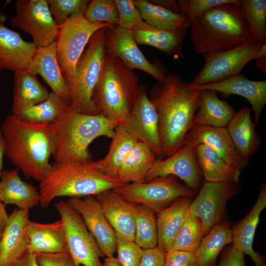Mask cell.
Returning a JSON list of instances; mask_svg holds the SVG:
<instances>
[{
    "label": "cell",
    "instance_id": "1",
    "mask_svg": "<svg viewBox=\"0 0 266 266\" xmlns=\"http://www.w3.org/2000/svg\"><path fill=\"white\" fill-rule=\"evenodd\" d=\"M201 90L193 88L178 74L168 73L152 87L149 99L158 116L161 146L164 158L184 143L199 108Z\"/></svg>",
    "mask_w": 266,
    "mask_h": 266
},
{
    "label": "cell",
    "instance_id": "2",
    "mask_svg": "<svg viewBox=\"0 0 266 266\" xmlns=\"http://www.w3.org/2000/svg\"><path fill=\"white\" fill-rule=\"evenodd\" d=\"M5 142V155L27 178L39 182L52 169L55 150L52 124L33 123L8 114L0 128Z\"/></svg>",
    "mask_w": 266,
    "mask_h": 266
},
{
    "label": "cell",
    "instance_id": "3",
    "mask_svg": "<svg viewBox=\"0 0 266 266\" xmlns=\"http://www.w3.org/2000/svg\"><path fill=\"white\" fill-rule=\"evenodd\" d=\"M122 121H112L100 114L79 113L70 106L52 123L55 140L53 156L55 164L91 161L90 144L97 138H112Z\"/></svg>",
    "mask_w": 266,
    "mask_h": 266
},
{
    "label": "cell",
    "instance_id": "4",
    "mask_svg": "<svg viewBox=\"0 0 266 266\" xmlns=\"http://www.w3.org/2000/svg\"><path fill=\"white\" fill-rule=\"evenodd\" d=\"M240 5L216 6L190 23V39L198 54L230 50L247 40L249 28Z\"/></svg>",
    "mask_w": 266,
    "mask_h": 266
},
{
    "label": "cell",
    "instance_id": "5",
    "mask_svg": "<svg viewBox=\"0 0 266 266\" xmlns=\"http://www.w3.org/2000/svg\"><path fill=\"white\" fill-rule=\"evenodd\" d=\"M118 179L104 175L96 167L95 161L55 164L39 182V204L46 208L58 197L95 196L125 185Z\"/></svg>",
    "mask_w": 266,
    "mask_h": 266
},
{
    "label": "cell",
    "instance_id": "6",
    "mask_svg": "<svg viewBox=\"0 0 266 266\" xmlns=\"http://www.w3.org/2000/svg\"><path fill=\"white\" fill-rule=\"evenodd\" d=\"M140 88L137 75L114 55L107 52L93 101L98 114L123 121L129 116Z\"/></svg>",
    "mask_w": 266,
    "mask_h": 266
},
{
    "label": "cell",
    "instance_id": "7",
    "mask_svg": "<svg viewBox=\"0 0 266 266\" xmlns=\"http://www.w3.org/2000/svg\"><path fill=\"white\" fill-rule=\"evenodd\" d=\"M106 29H99L92 35L78 63L74 78L68 85L70 106L79 113L98 114L93 96L101 74L106 53Z\"/></svg>",
    "mask_w": 266,
    "mask_h": 266
},
{
    "label": "cell",
    "instance_id": "8",
    "mask_svg": "<svg viewBox=\"0 0 266 266\" xmlns=\"http://www.w3.org/2000/svg\"><path fill=\"white\" fill-rule=\"evenodd\" d=\"M84 13L71 16L59 27L55 40L57 60L68 85L73 80L78 63L94 33L114 25L105 22L91 23Z\"/></svg>",
    "mask_w": 266,
    "mask_h": 266
},
{
    "label": "cell",
    "instance_id": "9",
    "mask_svg": "<svg viewBox=\"0 0 266 266\" xmlns=\"http://www.w3.org/2000/svg\"><path fill=\"white\" fill-rule=\"evenodd\" d=\"M126 200L145 205L155 213L181 197H193L197 193L181 184L177 177H158L148 181L131 183L113 190Z\"/></svg>",
    "mask_w": 266,
    "mask_h": 266
},
{
    "label": "cell",
    "instance_id": "10",
    "mask_svg": "<svg viewBox=\"0 0 266 266\" xmlns=\"http://www.w3.org/2000/svg\"><path fill=\"white\" fill-rule=\"evenodd\" d=\"M54 206L63 224L67 251L75 264L102 266L100 259L104 256L80 214L67 201L60 200Z\"/></svg>",
    "mask_w": 266,
    "mask_h": 266
},
{
    "label": "cell",
    "instance_id": "11",
    "mask_svg": "<svg viewBox=\"0 0 266 266\" xmlns=\"http://www.w3.org/2000/svg\"><path fill=\"white\" fill-rule=\"evenodd\" d=\"M264 44L248 38L241 45L230 50L203 55L204 66L191 83H215L240 73L248 63L254 60Z\"/></svg>",
    "mask_w": 266,
    "mask_h": 266
},
{
    "label": "cell",
    "instance_id": "12",
    "mask_svg": "<svg viewBox=\"0 0 266 266\" xmlns=\"http://www.w3.org/2000/svg\"><path fill=\"white\" fill-rule=\"evenodd\" d=\"M12 25L30 35L37 48L55 41L59 27L49 10L47 0H17Z\"/></svg>",
    "mask_w": 266,
    "mask_h": 266
},
{
    "label": "cell",
    "instance_id": "13",
    "mask_svg": "<svg viewBox=\"0 0 266 266\" xmlns=\"http://www.w3.org/2000/svg\"><path fill=\"white\" fill-rule=\"evenodd\" d=\"M240 190L238 183L204 182L189 207L190 213L199 220L204 236L223 222L227 202Z\"/></svg>",
    "mask_w": 266,
    "mask_h": 266
},
{
    "label": "cell",
    "instance_id": "14",
    "mask_svg": "<svg viewBox=\"0 0 266 266\" xmlns=\"http://www.w3.org/2000/svg\"><path fill=\"white\" fill-rule=\"evenodd\" d=\"M106 50L120 60L131 69H137L150 74L157 81L163 82L168 74L162 63H150L144 56L130 31L117 26L106 28Z\"/></svg>",
    "mask_w": 266,
    "mask_h": 266
},
{
    "label": "cell",
    "instance_id": "15",
    "mask_svg": "<svg viewBox=\"0 0 266 266\" xmlns=\"http://www.w3.org/2000/svg\"><path fill=\"white\" fill-rule=\"evenodd\" d=\"M122 123L138 141L151 149L157 158H164L161 146L158 114L147 95L144 85L140 86L132 109Z\"/></svg>",
    "mask_w": 266,
    "mask_h": 266
},
{
    "label": "cell",
    "instance_id": "16",
    "mask_svg": "<svg viewBox=\"0 0 266 266\" xmlns=\"http://www.w3.org/2000/svg\"><path fill=\"white\" fill-rule=\"evenodd\" d=\"M168 175L180 178L188 188L196 193L200 190L201 175L194 146L184 142L170 156L162 159L157 158L144 181Z\"/></svg>",
    "mask_w": 266,
    "mask_h": 266
},
{
    "label": "cell",
    "instance_id": "17",
    "mask_svg": "<svg viewBox=\"0 0 266 266\" xmlns=\"http://www.w3.org/2000/svg\"><path fill=\"white\" fill-rule=\"evenodd\" d=\"M67 202L80 214L103 256H113L116 249V234L95 197L71 198Z\"/></svg>",
    "mask_w": 266,
    "mask_h": 266
},
{
    "label": "cell",
    "instance_id": "18",
    "mask_svg": "<svg viewBox=\"0 0 266 266\" xmlns=\"http://www.w3.org/2000/svg\"><path fill=\"white\" fill-rule=\"evenodd\" d=\"M191 86L200 90H210L224 95H236L245 98L250 103L257 125L266 103V81H254L238 73L221 81Z\"/></svg>",
    "mask_w": 266,
    "mask_h": 266
},
{
    "label": "cell",
    "instance_id": "19",
    "mask_svg": "<svg viewBox=\"0 0 266 266\" xmlns=\"http://www.w3.org/2000/svg\"><path fill=\"white\" fill-rule=\"evenodd\" d=\"M95 197L116 238L134 241L135 203L126 200L113 190L103 191Z\"/></svg>",
    "mask_w": 266,
    "mask_h": 266
},
{
    "label": "cell",
    "instance_id": "20",
    "mask_svg": "<svg viewBox=\"0 0 266 266\" xmlns=\"http://www.w3.org/2000/svg\"><path fill=\"white\" fill-rule=\"evenodd\" d=\"M5 20V16L0 11V71L6 69L14 72L26 69L37 47L6 27Z\"/></svg>",
    "mask_w": 266,
    "mask_h": 266
},
{
    "label": "cell",
    "instance_id": "21",
    "mask_svg": "<svg viewBox=\"0 0 266 266\" xmlns=\"http://www.w3.org/2000/svg\"><path fill=\"white\" fill-rule=\"evenodd\" d=\"M185 142L195 148L199 145L209 146L228 163L240 170L244 169L248 160L242 158L233 144L226 128L193 125L185 137Z\"/></svg>",
    "mask_w": 266,
    "mask_h": 266
},
{
    "label": "cell",
    "instance_id": "22",
    "mask_svg": "<svg viewBox=\"0 0 266 266\" xmlns=\"http://www.w3.org/2000/svg\"><path fill=\"white\" fill-rule=\"evenodd\" d=\"M29 210L14 209L9 215L0 241V266H12L27 251Z\"/></svg>",
    "mask_w": 266,
    "mask_h": 266
},
{
    "label": "cell",
    "instance_id": "23",
    "mask_svg": "<svg viewBox=\"0 0 266 266\" xmlns=\"http://www.w3.org/2000/svg\"><path fill=\"white\" fill-rule=\"evenodd\" d=\"M26 69L41 76L50 86L52 92L70 104L69 88L57 60L55 41L47 46L37 48Z\"/></svg>",
    "mask_w": 266,
    "mask_h": 266
},
{
    "label": "cell",
    "instance_id": "24",
    "mask_svg": "<svg viewBox=\"0 0 266 266\" xmlns=\"http://www.w3.org/2000/svg\"><path fill=\"white\" fill-rule=\"evenodd\" d=\"M266 207V187L263 183L260 186L258 197L250 211L231 228L233 246L244 254L248 255L255 266H266L263 256L253 249L254 234L260 215Z\"/></svg>",
    "mask_w": 266,
    "mask_h": 266
},
{
    "label": "cell",
    "instance_id": "25",
    "mask_svg": "<svg viewBox=\"0 0 266 266\" xmlns=\"http://www.w3.org/2000/svg\"><path fill=\"white\" fill-rule=\"evenodd\" d=\"M130 31L138 45L152 46L176 59L184 57L183 44L187 31L161 28L143 21Z\"/></svg>",
    "mask_w": 266,
    "mask_h": 266
},
{
    "label": "cell",
    "instance_id": "26",
    "mask_svg": "<svg viewBox=\"0 0 266 266\" xmlns=\"http://www.w3.org/2000/svg\"><path fill=\"white\" fill-rule=\"evenodd\" d=\"M17 168L3 170L0 178V201L13 204L17 208L29 210L40 202V194L31 183L23 181Z\"/></svg>",
    "mask_w": 266,
    "mask_h": 266
},
{
    "label": "cell",
    "instance_id": "27",
    "mask_svg": "<svg viewBox=\"0 0 266 266\" xmlns=\"http://www.w3.org/2000/svg\"><path fill=\"white\" fill-rule=\"evenodd\" d=\"M27 250L33 253H56L67 251L64 226L61 219L43 224L29 221Z\"/></svg>",
    "mask_w": 266,
    "mask_h": 266
},
{
    "label": "cell",
    "instance_id": "28",
    "mask_svg": "<svg viewBox=\"0 0 266 266\" xmlns=\"http://www.w3.org/2000/svg\"><path fill=\"white\" fill-rule=\"evenodd\" d=\"M250 108L244 107L235 113L226 129L239 154L248 160L260 149V136L255 131L256 125L251 118Z\"/></svg>",
    "mask_w": 266,
    "mask_h": 266
},
{
    "label": "cell",
    "instance_id": "29",
    "mask_svg": "<svg viewBox=\"0 0 266 266\" xmlns=\"http://www.w3.org/2000/svg\"><path fill=\"white\" fill-rule=\"evenodd\" d=\"M192 197H181L157 214L158 245L164 253L170 250L174 237L189 213Z\"/></svg>",
    "mask_w": 266,
    "mask_h": 266
},
{
    "label": "cell",
    "instance_id": "30",
    "mask_svg": "<svg viewBox=\"0 0 266 266\" xmlns=\"http://www.w3.org/2000/svg\"><path fill=\"white\" fill-rule=\"evenodd\" d=\"M201 91L199 108L193 117V125L226 128L234 116L235 109L227 102L220 100L216 92Z\"/></svg>",
    "mask_w": 266,
    "mask_h": 266
},
{
    "label": "cell",
    "instance_id": "31",
    "mask_svg": "<svg viewBox=\"0 0 266 266\" xmlns=\"http://www.w3.org/2000/svg\"><path fill=\"white\" fill-rule=\"evenodd\" d=\"M13 80V114L43 102L48 96V89L38 81L37 75L27 69L14 72Z\"/></svg>",
    "mask_w": 266,
    "mask_h": 266
},
{
    "label": "cell",
    "instance_id": "32",
    "mask_svg": "<svg viewBox=\"0 0 266 266\" xmlns=\"http://www.w3.org/2000/svg\"><path fill=\"white\" fill-rule=\"evenodd\" d=\"M196 153L205 182L238 183L241 170L225 161L213 149L200 144L196 147Z\"/></svg>",
    "mask_w": 266,
    "mask_h": 266
},
{
    "label": "cell",
    "instance_id": "33",
    "mask_svg": "<svg viewBox=\"0 0 266 266\" xmlns=\"http://www.w3.org/2000/svg\"><path fill=\"white\" fill-rule=\"evenodd\" d=\"M122 122L115 129L107 154L103 158L95 161L100 172L116 179L123 161L138 141Z\"/></svg>",
    "mask_w": 266,
    "mask_h": 266
},
{
    "label": "cell",
    "instance_id": "34",
    "mask_svg": "<svg viewBox=\"0 0 266 266\" xmlns=\"http://www.w3.org/2000/svg\"><path fill=\"white\" fill-rule=\"evenodd\" d=\"M156 159L148 146L137 141L123 161L117 178L125 184L143 182Z\"/></svg>",
    "mask_w": 266,
    "mask_h": 266
},
{
    "label": "cell",
    "instance_id": "35",
    "mask_svg": "<svg viewBox=\"0 0 266 266\" xmlns=\"http://www.w3.org/2000/svg\"><path fill=\"white\" fill-rule=\"evenodd\" d=\"M232 241L233 235L229 222L215 225L204 236L195 253L198 266H213L223 247Z\"/></svg>",
    "mask_w": 266,
    "mask_h": 266
},
{
    "label": "cell",
    "instance_id": "36",
    "mask_svg": "<svg viewBox=\"0 0 266 266\" xmlns=\"http://www.w3.org/2000/svg\"><path fill=\"white\" fill-rule=\"evenodd\" d=\"M142 19L152 26L169 30L187 31L190 23L187 17L172 12L146 0H133Z\"/></svg>",
    "mask_w": 266,
    "mask_h": 266
},
{
    "label": "cell",
    "instance_id": "37",
    "mask_svg": "<svg viewBox=\"0 0 266 266\" xmlns=\"http://www.w3.org/2000/svg\"><path fill=\"white\" fill-rule=\"evenodd\" d=\"M69 105L60 96L51 92L43 102L25 108L14 115L23 121L30 123L52 124Z\"/></svg>",
    "mask_w": 266,
    "mask_h": 266
},
{
    "label": "cell",
    "instance_id": "38",
    "mask_svg": "<svg viewBox=\"0 0 266 266\" xmlns=\"http://www.w3.org/2000/svg\"><path fill=\"white\" fill-rule=\"evenodd\" d=\"M135 238L134 241L141 248H154L158 245L155 213L141 204L135 205Z\"/></svg>",
    "mask_w": 266,
    "mask_h": 266
},
{
    "label": "cell",
    "instance_id": "39",
    "mask_svg": "<svg viewBox=\"0 0 266 266\" xmlns=\"http://www.w3.org/2000/svg\"><path fill=\"white\" fill-rule=\"evenodd\" d=\"M241 9L249 28L251 40L266 43V0H241Z\"/></svg>",
    "mask_w": 266,
    "mask_h": 266
},
{
    "label": "cell",
    "instance_id": "40",
    "mask_svg": "<svg viewBox=\"0 0 266 266\" xmlns=\"http://www.w3.org/2000/svg\"><path fill=\"white\" fill-rule=\"evenodd\" d=\"M204 237L200 223L190 212L178 231L171 250H178L195 253Z\"/></svg>",
    "mask_w": 266,
    "mask_h": 266
},
{
    "label": "cell",
    "instance_id": "41",
    "mask_svg": "<svg viewBox=\"0 0 266 266\" xmlns=\"http://www.w3.org/2000/svg\"><path fill=\"white\" fill-rule=\"evenodd\" d=\"M91 23L105 22L117 26L118 11L114 0H90L83 14Z\"/></svg>",
    "mask_w": 266,
    "mask_h": 266
},
{
    "label": "cell",
    "instance_id": "42",
    "mask_svg": "<svg viewBox=\"0 0 266 266\" xmlns=\"http://www.w3.org/2000/svg\"><path fill=\"white\" fill-rule=\"evenodd\" d=\"M49 10L59 27L74 14L84 13L89 0H47Z\"/></svg>",
    "mask_w": 266,
    "mask_h": 266
},
{
    "label": "cell",
    "instance_id": "43",
    "mask_svg": "<svg viewBox=\"0 0 266 266\" xmlns=\"http://www.w3.org/2000/svg\"><path fill=\"white\" fill-rule=\"evenodd\" d=\"M179 13L185 16L189 23L206 10L223 4L241 5L239 0H179Z\"/></svg>",
    "mask_w": 266,
    "mask_h": 266
},
{
    "label": "cell",
    "instance_id": "44",
    "mask_svg": "<svg viewBox=\"0 0 266 266\" xmlns=\"http://www.w3.org/2000/svg\"><path fill=\"white\" fill-rule=\"evenodd\" d=\"M118 11L117 26L131 31L144 21L133 0H114Z\"/></svg>",
    "mask_w": 266,
    "mask_h": 266
},
{
    "label": "cell",
    "instance_id": "45",
    "mask_svg": "<svg viewBox=\"0 0 266 266\" xmlns=\"http://www.w3.org/2000/svg\"><path fill=\"white\" fill-rule=\"evenodd\" d=\"M116 238V258L121 266H139L143 249L134 241Z\"/></svg>",
    "mask_w": 266,
    "mask_h": 266
},
{
    "label": "cell",
    "instance_id": "46",
    "mask_svg": "<svg viewBox=\"0 0 266 266\" xmlns=\"http://www.w3.org/2000/svg\"><path fill=\"white\" fill-rule=\"evenodd\" d=\"M35 254L39 266H77L67 251L56 253Z\"/></svg>",
    "mask_w": 266,
    "mask_h": 266
},
{
    "label": "cell",
    "instance_id": "47",
    "mask_svg": "<svg viewBox=\"0 0 266 266\" xmlns=\"http://www.w3.org/2000/svg\"><path fill=\"white\" fill-rule=\"evenodd\" d=\"M163 266H198L194 253L171 250L165 253Z\"/></svg>",
    "mask_w": 266,
    "mask_h": 266
},
{
    "label": "cell",
    "instance_id": "48",
    "mask_svg": "<svg viewBox=\"0 0 266 266\" xmlns=\"http://www.w3.org/2000/svg\"><path fill=\"white\" fill-rule=\"evenodd\" d=\"M165 253L158 246L144 249L139 266H163Z\"/></svg>",
    "mask_w": 266,
    "mask_h": 266
},
{
    "label": "cell",
    "instance_id": "49",
    "mask_svg": "<svg viewBox=\"0 0 266 266\" xmlns=\"http://www.w3.org/2000/svg\"><path fill=\"white\" fill-rule=\"evenodd\" d=\"M219 266H245L244 254L232 246L222 256Z\"/></svg>",
    "mask_w": 266,
    "mask_h": 266
},
{
    "label": "cell",
    "instance_id": "50",
    "mask_svg": "<svg viewBox=\"0 0 266 266\" xmlns=\"http://www.w3.org/2000/svg\"><path fill=\"white\" fill-rule=\"evenodd\" d=\"M12 266H39L37 263L36 254L28 250L23 256Z\"/></svg>",
    "mask_w": 266,
    "mask_h": 266
},
{
    "label": "cell",
    "instance_id": "51",
    "mask_svg": "<svg viewBox=\"0 0 266 266\" xmlns=\"http://www.w3.org/2000/svg\"><path fill=\"white\" fill-rule=\"evenodd\" d=\"M255 66L260 69L264 74H266V43H265L254 59Z\"/></svg>",
    "mask_w": 266,
    "mask_h": 266
},
{
    "label": "cell",
    "instance_id": "52",
    "mask_svg": "<svg viewBox=\"0 0 266 266\" xmlns=\"http://www.w3.org/2000/svg\"><path fill=\"white\" fill-rule=\"evenodd\" d=\"M152 3L159 5L172 12L180 14L178 0H153Z\"/></svg>",
    "mask_w": 266,
    "mask_h": 266
},
{
    "label": "cell",
    "instance_id": "53",
    "mask_svg": "<svg viewBox=\"0 0 266 266\" xmlns=\"http://www.w3.org/2000/svg\"><path fill=\"white\" fill-rule=\"evenodd\" d=\"M6 205L0 201V241L7 225L9 217L6 210Z\"/></svg>",
    "mask_w": 266,
    "mask_h": 266
},
{
    "label": "cell",
    "instance_id": "54",
    "mask_svg": "<svg viewBox=\"0 0 266 266\" xmlns=\"http://www.w3.org/2000/svg\"><path fill=\"white\" fill-rule=\"evenodd\" d=\"M5 142L0 128V178L2 172L3 156L5 155Z\"/></svg>",
    "mask_w": 266,
    "mask_h": 266
},
{
    "label": "cell",
    "instance_id": "55",
    "mask_svg": "<svg viewBox=\"0 0 266 266\" xmlns=\"http://www.w3.org/2000/svg\"><path fill=\"white\" fill-rule=\"evenodd\" d=\"M102 266H121L116 258L114 256L105 257Z\"/></svg>",
    "mask_w": 266,
    "mask_h": 266
}]
</instances>
